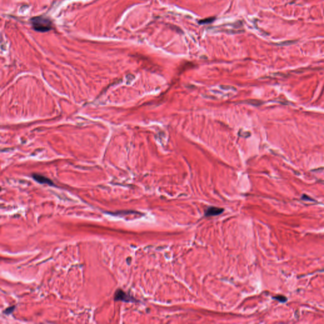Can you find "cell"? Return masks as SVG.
I'll use <instances>...</instances> for the list:
<instances>
[{
  "label": "cell",
  "mask_w": 324,
  "mask_h": 324,
  "mask_svg": "<svg viewBox=\"0 0 324 324\" xmlns=\"http://www.w3.org/2000/svg\"><path fill=\"white\" fill-rule=\"evenodd\" d=\"M273 298L275 300H277V301H279L280 303H285L287 301V298L286 297V296L282 295H277L276 296H274V297H273Z\"/></svg>",
  "instance_id": "cell-6"
},
{
  "label": "cell",
  "mask_w": 324,
  "mask_h": 324,
  "mask_svg": "<svg viewBox=\"0 0 324 324\" xmlns=\"http://www.w3.org/2000/svg\"><path fill=\"white\" fill-rule=\"evenodd\" d=\"M301 199L303 200H305V201H306V200L307 201H314L313 199H311V198H310V197L306 196V194H303L302 196V197H301Z\"/></svg>",
  "instance_id": "cell-9"
},
{
  "label": "cell",
  "mask_w": 324,
  "mask_h": 324,
  "mask_svg": "<svg viewBox=\"0 0 324 324\" xmlns=\"http://www.w3.org/2000/svg\"><path fill=\"white\" fill-rule=\"evenodd\" d=\"M224 211V209L218 208V207H215V206H210V207L208 208L207 210H206L205 215V217H212V216H217L218 215L221 214Z\"/></svg>",
  "instance_id": "cell-4"
},
{
  "label": "cell",
  "mask_w": 324,
  "mask_h": 324,
  "mask_svg": "<svg viewBox=\"0 0 324 324\" xmlns=\"http://www.w3.org/2000/svg\"><path fill=\"white\" fill-rule=\"evenodd\" d=\"M32 177L34 178V179L35 181H37L39 183H40V184H48L49 186H54V185L53 182L52 180H51V179H48V177H44L42 175L36 174H33Z\"/></svg>",
  "instance_id": "cell-3"
},
{
  "label": "cell",
  "mask_w": 324,
  "mask_h": 324,
  "mask_svg": "<svg viewBox=\"0 0 324 324\" xmlns=\"http://www.w3.org/2000/svg\"><path fill=\"white\" fill-rule=\"evenodd\" d=\"M246 103L249 104L253 105V106H255V107L260 106V105H261L263 104L262 101H260V100H249L246 101Z\"/></svg>",
  "instance_id": "cell-5"
},
{
  "label": "cell",
  "mask_w": 324,
  "mask_h": 324,
  "mask_svg": "<svg viewBox=\"0 0 324 324\" xmlns=\"http://www.w3.org/2000/svg\"><path fill=\"white\" fill-rule=\"evenodd\" d=\"M115 301H122L124 302H134L136 301V299L131 296L130 294H128L126 292H124L122 289H117L114 294Z\"/></svg>",
  "instance_id": "cell-2"
},
{
  "label": "cell",
  "mask_w": 324,
  "mask_h": 324,
  "mask_svg": "<svg viewBox=\"0 0 324 324\" xmlns=\"http://www.w3.org/2000/svg\"><path fill=\"white\" fill-rule=\"evenodd\" d=\"M220 88L222 89H224V90H234V91H236V88H234L233 86H231V85H220Z\"/></svg>",
  "instance_id": "cell-8"
},
{
  "label": "cell",
  "mask_w": 324,
  "mask_h": 324,
  "mask_svg": "<svg viewBox=\"0 0 324 324\" xmlns=\"http://www.w3.org/2000/svg\"><path fill=\"white\" fill-rule=\"evenodd\" d=\"M31 23L34 30L44 32L51 30L52 23L49 19L43 17H36L31 19Z\"/></svg>",
  "instance_id": "cell-1"
},
{
  "label": "cell",
  "mask_w": 324,
  "mask_h": 324,
  "mask_svg": "<svg viewBox=\"0 0 324 324\" xmlns=\"http://www.w3.org/2000/svg\"><path fill=\"white\" fill-rule=\"evenodd\" d=\"M15 305L14 306H10L8 308H7L4 311V313H5L6 315H9V314H11V313H13V311L15 310Z\"/></svg>",
  "instance_id": "cell-7"
}]
</instances>
